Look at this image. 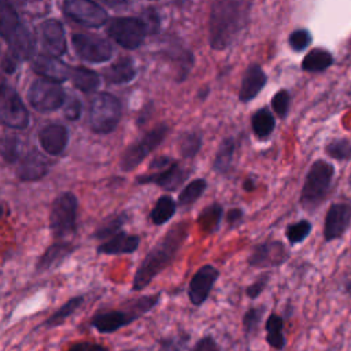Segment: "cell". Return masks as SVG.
Segmentation results:
<instances>
[{
    "label": "cell",
    "instance_id": "39",
    "mask_svg": "<svg viewBox=\"0 0 351 351\" xmlns=\"http://www.w3.org/2000/svg\"><path fill=\"white\" fill-rule=\"evenodd\" d=\"M126 221V215L125 214H115L110 218H107L95 232V237L96 239H106L110 236H114L117 233H119L118 230L122 228V225Z\"/></svg>",
    "mask_w": 351,
    "mask_h": 351
},
{
    "label": "cell",
    "instance_id": "55",
    "mask_svg": "<svg viewBox=\"0 0 351 351\" xmlns=\"http://www.w3.org/2000/svg\"><path fill=\"white\" fill-rule=\"evenodd\" d=\"M0 3H3V4H10V5L14 7V4L16 3V0H0Z\"/></svg>",
    "mask_w": 351,
    "mask_h": 351
},
{
    "label": "cell",
    "instance_id": "21",
    "mask_svg": "<svg viewBox=\"0 0 351 351\" xmlns=\"http://www.w3.org/2000/svg\"><path fill=\"white\" fill-rule=\"evenodd\" d=\"M265 84H266L265 71L258 64L250 66L245 70L244 77L241 80V86H240V92H239L240 100L248 101V100L254 99L259 93V90L265 86Z\"/></svg>",
    "mask_w": 351,
    "mask_h": 351
},
{
    "label": "cell",
    "instance_id": "28",
    "mask_svg": "<svg viewBox=\"0 0 351 351\" xmlns=\"http://www.w3.org/2000/svg\"><path fill=\"white\" fill-rule=\"evenodd\" d=\"M222 218V206L214 203L207 206L197 217V223L204 233H214Z\"/></svg>",
    "mask_w": 351,
    "mask_h": 351
},
{
    "label": "cell",
    "instance_id": "23",
    "mask_svg": "<svg viewBox=\"0 0 351 351\" xmlns=\"http://www.w3.org/2000/svg\"><path fill=\"white\" fill-rule=\"evenodd\" d=\"M10 43V55L16 60L29 59L34 49V40L22 25L7 38Z\"/></svg>",
    "mask_w": 351,
    "mask_h": 351
},
{
    "label": "cell",
    "instance_id": "26",
    "mask_svg": "<svg viewBox=\"0 0 351 351\" xmlns=\"http://www.w3.org/2000/svg\"><path fill=\"white\" fill-rule=\"evenodd\" d=\"M137 74V70L130 58H122L117 63H114L108 71L106 73V81L108 84H128Z\"/></svg>",
    "mask_w": 351,
    "mask_h": 351
},
{
    "label": "cell",
    "instance_id": "5",
    "mask_svg": "<svg viewBox=\"0 0 351 351\" xmlns=\"http://www.w3.org/2000/svg\"><path fill=\"white\" fill-rule=\"evenodd\" d=\"M77 197L71 192L55 199L49 214V226L56 237H64L75 230Z\"/></svg>",
    "mask_w": 351,
    "mask_h": 351
},
{
    "label": "cell",
    "instance_id": "56",
    "mask_svg": "<svg viewBox=\"0 0 351 351\" xmlns=\"http://www.w3.org/2000/svg\"><path fill=\"white\" fill-rule=\"evenodd\" d=\"M1 215H3V207L0 206V218H1Z\"/></svg>",
    "mask_w": 351,
    "mask_h": 351
},
{
    "label": "cell",
    "instance_id": "31",
    "mask_svg": "<svg viewBox=\"0 0 351 351\" xmlns=\"http://www.w3.org/2000/svg\"><path fill=\"white\" fill-rule=\"evenodd\" d=\"M19 26L21 22L14 7L0 3V34L8 38Z\"/></svg>",
    "mask_w": 351,
    "mask_h": 351
},
{
    "label": "cell",
    "instance_id": "47",
    "mask_svg": "<svg viewBox=\"0 0 351 351\" xmlns=\"http://www.w3.org/2000/svg\"><path fill=\"white\" fill-rule=\"evenodd\" d=\"M192 351H221L219 346L211 336H204L193 346Z\"/></svg>",
    "mask_w": 351,
    "mask_h": 351
},
{
    "label": "cell",
    "instance_id": "32",
    "mask_svg": "<svg viewBox=\"0 0 351 351\" xmlns=\"http://www.w3.org/2000/svg\"><path fill=\"white\" fill-rule=\"evenodd\" d=\"M252 130L258 137H267L274 129V118L267 110H259L251 119Z\"/></svg>",
    "mask_w": 351,
    "mask_h": 351
},
{
    "label": "cell",
    "instance_id": "48",
    "mask_svg": "<svg viewBox=\"0 0 351 351\" xmlns=\"http://www.w3.org/2000/svg\"><path fill=\"white\" fill-rule=\"evenodd\" d=\"M141 22L144 23L147 32H149V33H155L159 27V18H158L156 12L152 10H147L144 12V18L141 19Z\"/></svg>",
    "mask_w": 351,
    "mask_h": 351
},
{
    "label": "cell",
    "instance_id": "43",
    "mask_svg": "<svg viewBox=\"0 0 351 351\" xmlns=\"http://www.w3.org/2000/svg\"><path fill=\"white\" fill-rule=\"evenodd\" d=\"M271 106L273 110L277 115L284 117L288 112V107H289V95L287 90H278L274 97L271 99Z\"/></svg>",
    "mask_w": 351,
    "mask_h": 351
},
{
    "label": "cell",
    "instance_id": "4",
    "mask_svg": "<svg viewBox=\"0 0 351 351\" xmlns=\"http://www.w3.org/2000/svg\"><path fill=\"white\" fill-rule=\"evenodd\" d=\"M121 103L110 93H97L90 101L89 125L93 132L106 134L112 132L121 119Z\"/></svg>",
    "mask_w": 351,
    "mask_h": 351
},
{
    "label": "cell",
    "instance_id": "9",
    "mask_svg": "<svg viewBox=\"0 0 351 351\" xmlns=\"http://www.w3.org/2000/svg\"><path fill=\"white\" fill-rule=\"evenodd\" d=\"M167 132H169V128L166 125L156 126L155 129L148 132L141 140L132 144L122 155V159H121L122 170L130 171L136 166H138L143 162V159L163 141Z\"/></svg>",
    "mask_w": 351,
    "mask_h": 351
},
{
    "label": "cell",
    "instance_id": "45",
    "mask_svg": "<svg viewBox=\"0 0 351 351\" xmlns=\"http://www.w3.org/2000/svg\"><path fill=\"white\" fill-rule=\"evenodd\" d=\"M81 108H82V106H81V101H80L78 99H75V97L70 99L69 103H67L66 107H64V115H66V118L70 119V121L78 119L80 115H81Z\"/></svg>",
    "mask_w": 351,
    "mask_h": 351
},
{
    "label": "cell",
    "instance_id": "57",
    "mask_svg": "<svg viewBox=\"0 0 351 351\" xmlns=\"http://www.w3.org/2000/svg\"><path fill=\"white\" fill-rule=\"evenodd\" d=\"M152 1H155V0H152Z\"/></svg>",
    "mask_w": 351,
    "mask_h": 351
},
{
    "label": "cell",
    "instance_id": "29",
    "mask_svg": "<svg viewBox=\"0 0 351 351\" xmlns=\"http://www.w3.org/2000/svg\"><path fill=\"white\" fill-rule=\"evenodd\" d=\"M332 64V55L324 49L310 51L302 63V69L306 71H322Z\"/></svg>",
    "mask_w": 351,
    "mask_h": 351
},
{
    "label": "cell",
    "instance_id": "6",
    "mask_svg": "<svg viewBox=\"0 0 351 351\" xmlns=\"http://www.w3.org/2000/svg\"><path fill=\"white\" fill-rule=\"evenodd\" d=\"M29 103L40 112H49L60 108L64 104L66 95L59 82L40 78L29 88Z\"/></svg>",
    "mask_w": 351,
    "mask_h": 351
},
{
    "label": "cell",
    "instance_id": "34",
    "mask_svg": "<svg viewBox=\"0 0 351 351\" xmlns=\"http://www.w3.org/2000/svg\"><path fill=\"white\" fill-rule=\"evenodd\" d=\"M21 151L22 143L16 136H3L0 138V155L5 162H16L21 156Z\"/></svg>",
    "mask_w": 351,
    "mask_h": 351
},
{
    "label": "cell",
    "instance_id": "50",
    "mask_svg": "<svg viewBox=\"0 0 351 351\" xmlns=\"http://www.w3.org/2000/svg\"><path fill=\"white\" fill-rule=\"evenodd\" d=\"M243 210L240 208H232L228 211L226 214V222L233 228V226H237L241 221H243Z\"/></svg>",
    "mask_w": 351,
    "mask_h": 351
},
{
    "label": "cell",
    "instance_id": "8",
    "mask_svg": "<svg viewBox=\"0 0 351 351\" xmlns=\"http://www.w3.org/2000/svg\"><path fill=\"white\" fill-rule=\"evenodd\" d=\"M110 37L125 49L138 48L145 37L147 29L141 19L133 16L115 18L107 29Z\"/></svg>",
    "mask_w": 351,
    "mask_h": 351
},
{
    "label": "cell",
    "instance_id": "15",
    "mask_svg": "<svg viewBox=\"0 0 351 351\" xmlns=\"http://www.w3.org/2000/svg\"><path fill=\"white\" fill-rule=\"evenodd\" d=\"M41 47L51 56H60L66 52V34L63 25L56 19L43 22L37 29Z\"/></svg>",
    "mask_w": 351,
    "mask_h": 351
},
{
    "label": "cell",
    "instance_id": "13",
    "mask_svg": "<svg viewBox=\"0 0 351 351\" xmlns=\"http://www.w3.org/2000/svg\"><path fill=\"white\" fill-rule=\"evenodd\" d=\"M218 277H219V270L217 267H214L213 265L202 266L193 274L189 282L188 296L191 303L195 306L203 304L207 300Z\"/></svg>",
    "mask_w": 351,
    "mask_h": 351
},
{
    "label": "cell",
    "instance_id": "24",
    "mask_svg": "<svg viewBox=\"0 0 351 351\" xmlns=\"http://www.w3.org/2000/svg\"><path fill=\"white\" fill-rule=\"evenodd\" d=\"M73 251H74V247L71 245V243H66V241L55 243V244L49 245L45 250V252L40 256V259L37 261V270L38 271H47V270L58 266Z\"/></svg>",
    "mask_w": 351,
    "mask_h": 351
},
{
    "label": "cell",
    "instance_id": "11",
    "mask_svg": "<svg viewBox=\"0 0 351 351\" xmlns=\"http://www.w3.org/2000/svg\"><path fill=\"white\" fill-rule=\"evenodd\" d=\"M63 12L71 21L88 27H100L107 21V12L92 0H64Z\"/></svg>",
    "mask_w": 351,
    "mask_h": 351
},
{
    "label": "cell",
    "instance_id": "53",
    "mask_svg": "<svg viewBox=\"0 0 351 351\" xmlns=\"http://www.w3.org/2000/svg\"><path fill=\"white\" fill-rule=\"evenodd\" d=\"M100 1L106 3V4H107V5H110V7H117V5L123 4L126 0H100Z\"/></svg>",
    "mask_w": 351,
    "mask_h": 351
},
{
    "label": "cell",
    "instance_id": "33",
    "mask_svg": "<svg viewBox=\"0 0 351 351\" xmlns=\"http://www.w3.org/2000/svg\"><path fill=\"white\" fill-rule=\"evenodd\" d=\"M233 152H234V141L233 138H225L215 155V160H214V169L218 173H225L228 171L230 163H232V158H233Z\"/></svg>",
    "mask_w": 351,
    "mask_h": 351
},
{
    "label": "cell",
    "instance_id": "3",
    "mask_svg": "<svg viewBox=\"0 0 351 351\" xmlns=\"http://www.w3.org/2000/svg\"><path fill=\"white\" fill-rule=\"evenodd\" d=\"M332 177V165L325 160H317L313 163L300 193V203L304 210H314L322 203L329 191Z\"/></svg>",
    "mask_w": 351,
    "mask_h": 351
},
{
    "label": "cell",
    "instance_id": "19",
    "mask_svg": "<svg viewBox=\"0 0 351 351\" xmlns=\"http://www.w3.org/2000/svg\"><path fill=\"white\" fill-rule=\"evenodd\" d=\"M185 177H186V173L177 163H173L163 170L141 176L137 178V181L140 184H156L165 189L173 191L180 186V184L184 181Z\"/></svg>",
    "mask_w": 351,
    "mask_h": 351
},
{
    "label": "cell",
    "instance_id": "42",
    "mask_svg": "<svg viewBox=\"0 0 351 351\" xmlns=\"http://www.w3.org/2000/svg\"><path fill=\"white\" fill-rule=\"evenodd\" d=\"M270 280V273H263L259 276L255 281H252L247 288H245V295L248 299H256L261 296V293L266 289L267 282Z\"/></svg>",
    "mask_w": 351,
    "mask_h": 351
},
{
    "label": "cell",
    "instance_id": "54",
    "mask_svg": "<svg viewBox=\"0 0 351 351\" xmlns=\"http://www.w3.org/2000/svg\"><path fill=\"white\" fill-rule=\"evenodd\" d=\"M244 189L245 191H252L254 189V182L251 180H247V182L244 184Z\"/></svg>",
    "mask_w": 351,
    "mask_h": 351
},
{
    "label": "cell",
    "instance_id": "49",
    "mask_svg": "<svg viewBox=\"0 0 351 351\" xmlns=\"http://www.w3.org/2000/svg\"><path fill=\"white\" fill-rule=\"evenodd\" d=\"M69 351H108L106 347L96 344V343H88V341H81L73 344Z\"/></svg>",
    "mask_w": 351,
    "mask_h": 351
},
{
    "label": "cell",
    "instance_id": "36",
    "mask_svg": "<svg viewBox=\"0 0 351 351\" xmlns=\"http://www.w3.org/2000/svg\"><path fill=\"white\" fill-rule=\"evenodd\" d=\"M265 311H266V307L262 304V306L250 307L244 313V315L241 318V324H243V330H244L245 336H250V335L256 332V329L261 325V321L263 318Z\"/></svg>",
    "mask_w": 351,
    "mask_h": 351
},
{
    "label": "cell",
    "instance_id": "7",
    "mask_svg": "<svg viewBox=\"0 0 351 351\" xmlns=\"http://www.w3.org/2000/svg\"><path fill=\"white\" fill-rule=\"evenodd\" d=\"M0 121L12 129H25L29 125V111L22 99L10 85H0Z\"/></svg>",
    "mask_w": 351,
    "mask_h": 351
},
{
    "label": "cell",
    "instance_id": "14",
    "mask_svg": "<svg viewBox=\"0 0 351 351\" xmlns=\"http://www.w3.org/2000/svg\"><path fill=\"white\" fill-rule=\"evenodd\" d=\"M351 225V206L346 203H335L329 207L324 222L325 241H333L347 232Z\"/></svg>",
    "mask_w": 351,
    "mask_h": 351
},
{
    "label": "cell",
    "instance_id": "16",
    "mask_svg": "<svg viewBox=\"0 0 351 351\" xmlns=\"http://www.w3.org/2000/svg\"><path fill=\"white\" fill-rule=\"evenodd\" d=\"M140 314H141V311L137 308V306L134 303L133 310H129V311L114 310V311H108V313L96 315L92 321V325L100 333H111V332H115L119 328L130 324L132 321L138 318Z\"/></svg>",
    "mask_w": 351,
    "mask_h": 351
},
{
    "label": "cell",
    "instance_id": "12",
    "mask_svg": "<svg viewBox=\"0 0 351 351\" xmlns=\"http://www.w3.org/2000/svg\"><path fill=\"white\" fill-rule=\"evenodd\" d=\"M73 47L77 55L90 63H103L112 58V47L101 37L78 33L73 36Z\"/></svg>",
    "mask_w": 351,
    "mask_h": 351
},
{
    "label": "cell",
    "instance_id": "25",
    "mask_svg": "<svg viewBox=\"0 0 351 351\" xmlns=\"http://www.w3.org/2000/svg\"><path fill=\"white\" fill-rule=\"evenodd\" d=\"M265 330H266V343L273 350L282 351L287 346V340L284 335V318L277 313L269 314L265 322Z\"/></svg>",
    "mask_w": 351,
    "mask_h": 351
},
{
    "label": "cell",
    "instance_id": "27",
    "mask_svg": "<svg viewBox=\"0 0 351 351\" xmlns=\"http://www.w3.org/2000/svg\"><path fill=\"white\" fill-rule=\"evenodd\" d=\"M71 77H73L74 86L78 90L85 93L93 92L100 84V78L97 73L86 67H75L71 73Z\"/></svg>",
    "mask_w": 351,
    "mask_h": 351
},
{
    "label": "cell",
    "instance_id": "30",
    "mask_svg": "<svg viewBox=\"0 0 351 351\" xmlns=\"http://www.w3.org/2000/svg\"><path fill=\"white\" fill-rule=\"evenodd\" d=\"M176 213V203L170 196H162L155 203L149 217L155 225L166 223Z\"/></svg>",
    "mask_w": 351,
    "mask_h": 351
},
{
    "label": "cell",
    "instance_id": "38",
    "mask_svg": "<svg viewBox=\"0 0 351 351\" xmlns=\"http://www.w3.org/2000/svg\"><path fill=\"white\" fill-rule=\"evenodd\" d=\"M84 302V298L82 296H75L70 300H67L56 313H53L44 325L47 326H56L59 324H62L69 315H71L80 306L81 303Z\"/></svg>",
    "mask_w": 351,
    "mask_h": 351
},
{
    "label": "cell",
    "instance_id": "1",
    "mask_svg": "<svg viewBox=\"0 0 351 351\" xmlns=\"http://www.w3.org/2000/svg\"><path fill=\"white\" fill-rule=\"evenodd\" d=\"M252 0H214L208 21V40L213 49L230 47L245 29Z\"/></svg>",
    "mask_w": 351,
    "mask_h": 351
},
{
    "label": "cell",
    "instance_id": "44",
    "mask_svg": "<svg viewBox=\"0 0 351 351\" xmlns=\"http://www.w3.org/2000/svg\"><path fill=\"white\" fill-rule=\"evenodd\" d=\"M289 45L292 49L295 51H302L304 49L308 44H310V34L307 30H295L291 36H289Z\"/></svg>",
    "mask_w": 351,
    "mask_h": 351
},
{
    "label": "cell",
    "instance_id": "37",
    "mask_svg": "<svg viewBox=\"0 0 351 351\" xmlns=\"http://www.w3.org/2000/svg\"><path fill=\"white\" fill-rule=\"evenodd\" d=\"M207 184L204 180L202 178H197V180H193L191 181L180 193L178 196V203L181 206H191L192 203H195L200 196L202 193L204 192Z\"/></svg>",
    "mask_w": 351,
    "mask_h": 351
},
{
    "label": "cell",
    "instance_id": "46",
    "mask_svg": "<svg viewBox=\"0 0 351 351\" xmlns=\"http://www.w3.org/2000/svg\"><path fill=\"white\" fill-rule=\"evenodd\" d=\"M188 341V337H171V339H165L160 341V346L163 351H182L185 343Z\"/></svg>",
    "mask_w": 351,
    "mask_h": 351
},
{
    "label": "cell",
    "instance_id": "17",
    "mask_svg": "<svg viewBox=\"0 0 351 351\" xmlns=\"http://www.w3.org/2000/svg\"><path fill=\"white\" fill-rule=\"evenodd\" d=\"M33 70L45 80L55 82H63L69 78L70 69L66 63L51 55H38L32 62Z\"/></svg>",
    "mask_w": 351,
    "mask_h": 351
},
{
    "label": "cell",
    "instance_id": "41",
    "mask_svg": "<svg viewBox=\"0 0 351 351\" xmlns=\"http://www.w3.org/2000/svg\"><path fill=\"white\" fill-rule=\"evenodd\" d=\"M326 152L335 159H348L351 156V144L347 140H335L326 147Z\"/></svg>",
    "mask_w": 351,
    "mask_h": 351
},
{
    "label": "cell",
    "instance_id": "18",
    "mask_svg": "<svg viewBox=\"0 0 351 351\" xmlns=\"http://www.w3.org/2000/svg\"><path fill=\"white\" fill-rule=\"evenodd\" d=\"M40 144L44 151L49 155H59L64 151L69 143V132L66 126L59 123H52L44 126L38 133Z\"/></svg>",
    "mask_w": 351,
    "mask_h": 351
},
{
    "label": "cell",
    "instance_id": "51",
    "mask_svg": "<svg viewBox=\"0 0 351 351\" xmlns=\"http://www.w3.org/2000/svg\"><path fill=\"white\" fill-rule=\"evenodd\" d=\"M174 162L170 159V158H167V156H160V158H156V159H154L152 162H151V170H154V171H159V170H163V169H166V167H169L170 165H173Z\"/></svg>",
    "mask_w": 351,
    "mask_h": 351
},
{
    "label": "cell",
    "instance_id": "40",
    "mask_svg": "<svg viewBox=\"0 0 351 351\" xmlns=\"http://www.w3.org/2000/svg\"><path fill=\"white\" fill-rule=\"evenodd\" d=\"M202 145V138L197 133H185L180 138V152L185 158H193Z\"/></svg>",
    "mask_w": 351,
    "mask_h": 351
},
{
    "label": "cell",
    "instance_id": "2",
    "mask_svg": "<svg viewBox=\"0 0 351 351\" xmlns=\"http://www.w3.org/2000/svg\"><path fill=\"white\" fill-rule=\"evenodd\" d=\"M186 236V225L177 223L173 226L166 236L147 254L141 265L136 270L133 278V289H144L156 274H159L176 256Z\"/></svg>",
    "mask_w": 351,
    "mask_h": 351
},
{
    "label": "cell",
    "instance_id": "10",
    "mask_svg": "<svg viewBox=\"0 0 351 351\" xmlns=\"http://www.w3.org/2000/svg\"><path fill=\"white\" fill-rule=\"evenodd\" d=\"M289 259V251L280 240H267L256 244L248 258L247 263L256 269L280 267Z\"/></svg>",
    "mask_w": 351,
    "mask_h": 351
},
{
    "label": "cell",
    "instance_id": "22",
    "mask_svg": "<svg viewBox=\"0 0 351 351\" xmlns=\"http://www.w3.org/2000/svg\"><path fill=\"white\" fill-rule=\"evenodd\" d=\"M140 244L138 236L126 234L123 232H119L114 234L108 241L100 244L97 247L99 254H107V255H118V254H132L137 250Z\"/></svg>",
    "mask_w": 351,
    "mask_h": 351
},
{
    "label": "cell",
    "instance_id": "35",
    "mask_svg": "<svg viewBox=\"0 0 351 351\" xmlns=\"http://www.w3.org/2000/svg\"><path fill=\"white\" fill-rule=\"evenodd\" d=\"M311 223L307 219H300L295 223H291L285 229V237L291 245H296L303 243L308 234L311 233Z\"/></svg>",
    "mask_w": 351,
    "mask_h": 351
},
{
    "label": "cell",
    "instance_id": "20",
    "mask_svg": "<svg viewBox=\"0 0 351 351\" xmlns=\"http://www.w3.org/2000/svg\"><path fill=\"white\" fill-rule=\"evenodd\" d=\"M47 171L48 162L37 151H30L26 154L18 166V177L23 181L40 180L47 174Z\"/></svg>",
    "mask_w": 351,
    "mask_h": 351
},
{
    "label": "cell",
    "instance_id": "52",
    "mask_svg": "<svg viewBox=\"0 0 351 351\" xmlns=\"http://www.w3.org/2000/svg\"><path fill=\"white\" fill-rule=\"evenodd\" d=\"M16 59L15 58H12L11 55H7L5 58H4V62H3V69L7 71V73H12L14 70H15V67H16Z\"/></svg>",
    "mask_w": 351,
    "mask_h": 351
}]
</instances>
